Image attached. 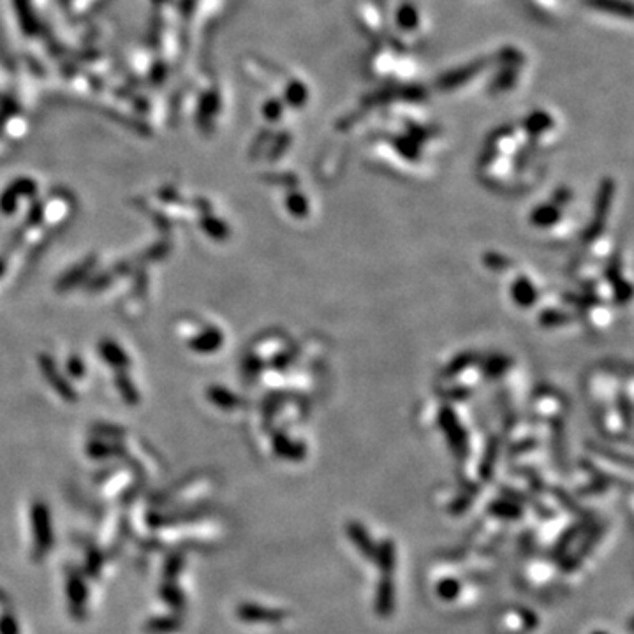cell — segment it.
Segmentation results:
<instances>
[{
	"label": "cell",
	"mask_w": 634,
	"mask_h": 634,
	"mask_svg": "<svg viewBox=\"0 0 634 634\" xmlns=\"http://www.w3.org/2000/svg\"><path fill=\"white\" fill-rule=\"evenodd\" d=\"M374 610L379 617H390L395 610V583L391 577H381L375 587Z\"/></svg>",
	"instance_id": "1"
},
{
	"label": "cell",
	"mask_w": 634,
	"mask_h": 634,
	"mask_svg": "<svg viewBox=\"0 0 634 634\" xmlns=\"http://www.w3.org/2000/svg\"><path fill=\"white\" fill-rule=\"evenodd\" d=\"M490 513L495 514V516H499V518H509L514 520L518 518L520 514H522V509H520L516 504L506 502V500H500V502H491L490 504Z\"/></svg>",
	"instance_id": "4"
},
{
	"label": "cell",
	"mask_w": 634,
	"mask_h": 634,
	"mask_svg": "<svg viewBox=\"0 0 634 634\" xmlns=\"http://www.w3.org/2000/svg\"><path fill=\"white\" fill-rule=\"evenodd\" d=\"M458 594H460V583L457 580H453V578H448V580L439 581L437 585V596L444 601H453L457 599Z\"/></svg>",
	"instance_id": "5"
},
{
	"label": "cell",
	"mask_w": 634,
	"mask_h": 634,
	"mask_svg": "<svg viewBox=\"0 0 634 634\" xmlns=\"http://www.w3.org/2000/svg\"><path fill=\"white\" fill-rule=\"evenodd\" d=\"M345 532H347L349 541L354 543L358 552H360L365 559H368V561H374L375 546L377 545H375L374 539L370 538L368 530L365 529L360 522H356L354 520V522H349L347 525H345Z\"/></svg>",
	"instance_id": "2"
},
{
	"label": "cell",
	"mask_w": 634,
	"mask_h": 634,
	"mask_svg": "<svg viewBox=\"0 0 634 634\" xmlns=\"http://www.w3.org/2000/svg\"><path fill=\"white\" fill-rule=\"evenodd\" d=\"M592 634H608V633H604V631H596V633H592Z\"/></svg>",
	"instance_id": "6"
},
{
	"label": "cell",
	"mask_w": 634,
	"mask_h": 634,
	"mask_svg": "<svg viewBox=\"0 0 634 634\" xmlns=\"http://www.w3.org/2000/svg\"><path fill=\"white\" fill-rule=\"evenodd\" d=\"M374 562L381 571V577H393L397 568V548L390 539H384L379 546H375Z\"/></svg>",
	"instance_id": "3"
}]
</instances>
